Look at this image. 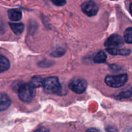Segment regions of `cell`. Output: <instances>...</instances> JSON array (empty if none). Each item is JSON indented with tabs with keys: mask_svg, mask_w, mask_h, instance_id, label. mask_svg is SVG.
Masks as SVG:
<instances>
[{
	"mask_svg": "<svg viewBox=\"0 0 132 132\" xmlns=\"http://www.w3.org/2000/svg\"><path fill=\"white\" fill-rule=\"evenodd\" d=\"M15 88L19 99L23 102L29 103L32 101L36 95L35 88L30 83H21L18 86H15Z\"/></svg>",
	"mask_w": 132,
	"mask_h": 132,
	"instance_id": "1",
	"label": "cell"
},
{
	"mask_svg": "<svg viewBox=\"0 0 132 132\" xmlns=\"http://www.w3.org/2000/svg\"><path fill=\"white\" fill-rule=\"evenodd\" d=\"M43 88L45 93L52 94L60 92L61 86L57 77H50L44 79Z\"/></svg>",
	"mask_w": 132,
	"mask_h": 132,
	"instance_id": "2",
	"label": "cell"
},
{
	"mask_svg": "<svg viewBox=\"0 0 132 132\" xmlns=\"http://www.w3.org/2000/svg\"><path fill=\"white\" fill-rule=\"evenodd\" d=\"M128 79L126 73L117 75V76H108L105 78V82L108 86L112 88H119L124 86Z\"/></svg>",
	"mask_w": 132,
	"mask_h": 132,
	"instance_id": "3",
	"label": "cell"
},
{
	"mask_svg": "<svg viewBox=\"0 0 132 132\" xmlns=\"http://www.w3.org/2000/svg\"><path fill=\"white\" fill-rule=\"evenodd\" d=\"M68 87L76 94H82L87 88V82L84 79L75 77L69 81Z\"/></svg>",
	"mask_w": 132,
	"mask_h": 132,
	"instance_id": "4",
	"label": "cell"
},
{
	"mask_svg": "<svg viewBox=\"0 0 132 132\" xmlns=\"http://www.w3.org/2000/svg\"><path fill=\"white\" fill-rule=\"evenodd\" d=\"M104 45L106 48H121L124 45V39L119 35L113 34L107 39Z\"/></svg>",
	"mask_w": 132,
	"mask_h": 132,
	"instance_id": "5",
	"label": "cell"
},
{
	"mask_svg": "<svg viewBox=\"0 0 132 132\" xmlns=\"http://www.w3.org/2000/svg\"><path fill=\"white\" fill-rule=\"evenodd\" d=\"M81 9L85 14L90 17L96 15L99 10L97 4L92 1H85L81 5Z\"/></svg>",
	"mask_w": 132,
	"mask_h": 132,
	"instance_id": "6",
	"label": "cell"
},
{
	"mask_svg": "<svg viewBox=\"0 0 132 132\" xmlns=\"http://www.w3.org/2000/svg\"><path fill=\"white\" fill-rule=\"evenodd\" d=\"M106 51L112 55H128L131 52V50L128 48H106Z\"/></svg>",
	"mask_w": 132,
	"mask_h": 132,
	"instance_id": "7",
	"label": "cell"
},
{
	"mask_svg": "<svg viewBox=\"0 0 132 132\" xmlns=\"http://www.w3.org/2000/svg\"><path fill=\"white\" fill-rule=\"evenodd\" d=\"M11 104V100L10 99L8 95L5 93L1 94V105H0V110L1 111H4L8 109L9 107Z\"/></svg>",
	"mask_w": 132,
	"mask_h": 132,
	"instance_id": "8",
	"label": "cell"
},
{
	"mask_svg": "<svg viewBox=\"0 0 132 132\" xmlns=\"http://www.w3.org/2000/svg\"><path fill=\"white\" fill-rule=\"evenodd\" d=\"M8 16L11 21H19L22 18V13L17 9H10L8 11Z\"/></svg>",
	"mask_w": 132,
	"mask_h": 132,
	"instance_id": "9",
	"label": "cell"
},
{
	"mask_svg": "<svg viewBox=\"0 0 132 132\" xmlns=\"http://www.w3.org/2000/svg\"><path fill=\"white\" fill-rule=\"evenodd\" d=\"M9 25L10 26L11 29L12 30V31L15 34H21L23 32V30H24V26L21 23H9Z\"/></svg>",
	"mask_w": 132,
	"mask_h": 132,
	"instance_id": "10",
	"label": "cell"
},
{
	"mask_svg": "<svg viewBox=\"0 0 132 132\" xmlns=\"http://www.w3.org/2000/svg\"><path fill=\"white\" fill-rule=\"evenodd\" d=\"M44 79H43L41 77H38V76H36V77H32V79L30 80V84L33 86L34 88H39L43 86Z\"/></svg>",
	"mask_w": 132,
	"mask_h": 132,
	"instance_id": "11",
	"label": "cell"
},
{
	"mask_svg": "<svg viewBox=\"0 0 132 132\" xmlns=\"http://www.w3.org/2000/svg\"><path fill=\"white\" fill-rule=\"evenodd\" d=\"M0 64H1V72H5L8 70L10 68V62L8 60L7 58L4 57L3 55H1L0 57Z\"/></svg>",
	"mask_w": 132,
	"mask_h": 132,
	"instance_id": "12",
	"label": "cell"
},
{
	"mask_svg": "<svg viewBox=\"0 0 132 132\" xmlns=\"http://www.w3.org/2000/svg\"><path fill=\"white\" fill-rule=\"evenodd\" d=\"M107 59V56L106 54L103 52H99L96 54L94 58V62L95 63H105Z\"/></svg>",
	"mask_w": 132,
	"mask_h": 132,
	"instance_id": "13",
	"label": "cell"
},
{
	"mask_svg": "<svg viewBox=\"0 0 132 132\" xmlns=\"http://www.w3.org/2000/svg\"><path fill=\"white\" fill-rule=\"evenodd\" d=\"M65 53L66 49L63 47H61V46H59V47L56 48L54 51L52 52L50 55L54 57H61L62 55H64Z\"/></svg>",
	"mask_w": 132,
	"mask_h": 132,
	"instance_id": "14",
	"label": "cell"
},
{
	"mask_svg": "<svg viewBox=\"0 0 132 132\" xmlns=\"http://www.w3.org/2000/svg\"><path fill=\"white\" fill-rule=\"evenodd\" d=\"M131 95H132V88H130V89H128V90H125V91L121 92L119 94H118V95L116 97V98L117 99H119V100H121V99L130 98Z\"/></svg>",
	"mask_w": 132,
	"mask_h": 132,
	"instance_id": "15",
	"label": "cell"
},
{
	"mask_svg": "<svg viewBox=\"0 0 132 132\" xmlns=\"http://www.w3.org/2000/svg\"><path fill=\"white\" fill-rule=\"evenodd\" d=\"M124 38L127 43H132V27H129L125 30Z\"/></svg>",
	"mask_w": 132,
	"mask_h": 132,
	"instance_id": "16",
	"label": "cell"
},
{
	"mask_svg": "<svg viewBox=\"0 0 132 132\" xmlns=\"http://www.w3.org/2000/svg\"><path fill=\"white\" fill-rule=\"evenodd\" d=\"M52 3L56 6H63L64 4H66L67 1H59V0H57V1H52Z\"/></svg>",
	"mask_w": 132,
	"mask_h": 132,
	"instance_id": "17",
	"label": "cell"
},
{
	"mask_svg": "<svg viewBox=\"0 0 132 132\" xmlns=\"http://www.w3.org/2000/svg\"><path fill=\"white\" fill-rule=\"evenodd\" d=\"M110 68L113 71H118L121 70V68L119 67L117 65H115V64H113V65L110 66Z\"/></svg>",
	"mask_w": 132,
	"mask_h": 132,
	"instance_id": "18",
	"label": "cell"
},
{
	"mask_svg": "<svg viewBox=\"0 0 132 132\" xmlns=\"http://www.w3.org/2000/svg\"><path fill=\"white\" fill-rule=\"evenodd\" d=\"M34 132H49V130L48 129H46V128L42 127L39 128L38 130H36Z\"/></svg>",
	"mask_w": 132,
	"mask_h": 132,
	"instance_id": "19",
	"label": "cell"
},
{
	"mask_svg": "<svg viewBox=\"0 0 132 132\" xmlns=\"http://www.w3.org/2000/svg\"><path fill=\"white\" fill-rule=\"evenodd\" d=\"M106 132H117L116 129L112 126H109L106 128Z\"/></svg>",
	"mask_w": 132,
	"mask_h": 132,
	"instance_id": "20",
	"label": "cell"
},
{
	"mask_svg": "<svg viewBox=\"0 0 132 132\" xmlns=\"http://www.w3.org/2000/svg\"><path fill=\"white\" fill-rule=\"evenodd\" d=\"M86 132H101L100 130H97V129H94V128H91L88 130Z\"/></svg>",
	"mask_w": 132,
	"mask_h": 132,
	"instance_id": "21",
	"label": "cell"
},
{
	"mask_svg": "<svg viewBox=\"0 0 132 132\" xmlns=\"http://www.w3.org/2000/svg\"><path fill=\"white\" fill-rule=\"evenodd\" d=\"M130 14H131L132 15V3L130 4Z\"/></svg>",
	"mask_w": 132,
	"mask_h": 132,
	"instance_id": "22",
	"label": "cell"
}]
</instances>
